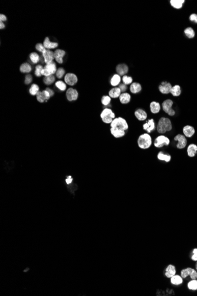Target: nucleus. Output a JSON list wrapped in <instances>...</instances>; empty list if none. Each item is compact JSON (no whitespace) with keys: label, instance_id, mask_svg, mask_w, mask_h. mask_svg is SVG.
<instances>
[{"label":"nucleus","instance_id":"obj_32","mask_svg":"<svg viewBox=\"0 0 197 296\" xmlns=\"http://www.w3.org/2000/svg\"><path fill=\"white\" fill-rule=\"evenodd\" d=\"M120 81H121L120 76L118 74H115L112 77L110 82H111V85L112 86H117L120 84Z\"/></svg>","mask_w":197,"mask_h":296},{"label":"nucleus","instance_id":"obj_40","mask_svg":"<svg viewBox=\"0 0 197 296\" xmlns=\"http://www.w3.org/2000/svg\"><path fill=\"white\" fill-rule=\"evenodd\" d=\"M43 68H44L41 65H37L35 67V72H34L35 75L36 76H37V77H41L43 75H42V72H43Z\"/></svg>","mask_w":197,"mask_h":296},{"label":"nucleus","instance_id":"obj_47","mask_svg":"<svg viewBox=\"0 0 197 296\" xmlns=\"http://www.w3.org/2000/svg\"><path fill=\"white\" fill-rule=\"evenodd\" d=\"M119 88H120V89L121 90L122 92L123 93V92H125L128 89V87H127V85H126L124 83H122V84H120L119 86Z\"/></svg>","mask_w":197,"mask_h":296},{"label":"nucleus","instance_id":"obj_11","mask_svg":"<svg viewBox=\"0 0 197 296\" xmlns=\"http://www.w3.org/2000/svg\"><path fill=\"white\" fill-rule=\"evenodd\" d=\"M51 96L49 92L46 90H44L42 91H39L38 93L36 95V98L37 101L40 103H43L44 102H47L50 98Z\"/></svg>","mask_w":197,"mask_h":296},{"label":"nucleus","instance_id":"obj_50","mask_svg":"<svg viewBox=\"0 0 197 296\" xmlns=\"http://www.w3.org/2000/svg\"><path fill=\"white\" fill-rule=\"evenodd\" d=\"M0 21H1V22H4L7 21L6 16L4 14H1L0 15Z\"/></svg>","mask_w":197,"mask_h":296},{"label":"nucleus","instance_id":"obj_10","mask_svg":"<svg viewBox=\"0 0 197 296\" xmlns=\"http://www.w3.org/2000/svg\"><path fill=\"white\" fill-rule=\"evenodd\" d=\"M66 95L69 101H75L79 97V93L76 89L70 88L67 90Z\"/></svg>","mask_w":197,"mask_h":296},{"label":"nucleus","instance_id":"obj_19","mask_svg":"<svg viewBox=\"0 0 197 296\" xmlns=\"http://www.w3.org/2000/svg\"><path fill=\"white\" fill-rule=\"evenodd\" d=\"M170 282L173 286H180L184 282V278L181 275L175 274L170 278Z\"/></svg>","mask_w":197,"mask_h":296},{"label":"nucleus","instance_id":"obj_25","mask_svg":"<svg viewBox=\"0 0 197 296\" xmlns=\"http://www.w3.org/2000/svg\"><path fill=\"white\" fill-rule=\"evenodd\" d=\"M119 100L122 104H127L130 102L131 100V96L127 92L122 93L119 96Z\"/></svg>","mask_w":197,"mask_h":296},{"label":"nucleus","instance_id":"obj_1","mask_svg":"<svg viewBox=\"0 0 197 296\" xmlns=\"http://www.w3.org/2000/svg\"><path fill=\"white\" fill-rule=\"evenodd\" d=\"M172 125L170 120L166 117H161L158 122L156 130L159 134H165L167 132L171 131Z\"/></svg>","mask_w":197,"mask_h":296},{"label":"nucleus","instance_id":"obj_14","mask_svg":"<svg viewBox=\"0 0 197 296\" xmlns=\"http://www.w3.org/2000/svg\"><path fill=\"white\" fill-rule=\"evenodd\" d=\"M172 86L169 82H163L159 86L158 89L159 92L162 94H168L170 92Z\"/></svg>","mask_w":197,"mask_h":296},{"label":"nucleus","instance_id":"obj_9","mask_svg":"<svg viewBox=\"0 0 197 296\" xmlns=\"http://www.w3.org/2000/svg\"><path fill=\"white\" fill-rule=\"evenodd\" d=\"M174 140L178 141L176 147L178 149H184L187 145V139L184 135L178 134L174 137Z\"/></svg>","mask_w":197,"mask_h":296},{"label":"nucleus","instance_id":"obj_20","mask_svg":"<svg viewBox=\"0 0 197 296\" xmlns=\"http://www.w3.org/2000/svg\"><path fill=\"white\" fill-rule=\"evenodd\" d=\"M183 134L187 137L191 138L196 133V130L193 126L191 125H186L183 128Z\"/></svg>","mask_w":197,"mask_h":296},{"label":"nucleus","instance_id":"obj_52","mask_svg":"<svg viewBox=\"0 0 197 296\" xmlns=\"http://www.w3.org/2000/svg\"><path fill=\"white\" fill-rule=\"evenodd\" d=\"M5 24L4 23V22H0V28L1 29H3L5 28Z\"/></svg>","mask_w":197,"mask_h":296},{"label":"nucleus","instance_id":"obj_37","mask_svg":"<svg viewBox=\"0 0 197 296\" xmlns=\"http://www.w3.org/2000/svg\"><path fill=\"white\" fill-rule=\"evenodd\" d=\"M55 79H56V78H55V76L54 75H50V76H45L44 79H43V82H44L45 85H50L55 82Z\"/></svg>","mask_w":197,"mask_h":296},{"label":"nucleus","instance_id":"obj_46","mask_svg":"<svg viewBox=\"0 0 197 296\" xmlns=\"http://www.w3.org/2000/svg\"><path fill=\"white\" fill-rule=\"evenodd\" d=\"M32 81V76L31 75H27L26 76L25 81H24L25 84L28 85V84H30V83H31Z\"/></svg>","mask_w":197,"mask_h":296},{"label":"nucleus","instance_id":"obj_39","mask_svg":"<svg viewBox=\"0 0 197 296\" xmlns=\"http://www.w3.org/2000/svg\"><path fill=\"white\" fill-rule=\"evenodd\" d=\"M55 85H56L57 88L58 89L61 91H66V89L67 88L66 83L63 81H57Z\"/></svg>","mask_w":197,"mask_h":296},{"label":"nucleus","instance_id":"obj_30","mask_svg":"<svg viewBox=\"0 0 197 296\" xmlns=\"http://www.w3.org/2000/svg\"><path fill=\"white\" fill-rule=\"evenodd\" d=\"M184 2V0H170V4L174 8L180 9L182 7Z\"/></svg>","mask_w":197,"mask_h":296},{"label":"nucleus","instance_id":"obj_42","mask_svg":"<svg viewBox=\"0 0 197 296\" xmlns=\"http://www.w3.org/2000/svg\"><path fill=\"white\" fill-rule=\"evenodd\" d=\"M122 82L126 85H131L133 82V79L131 76H129L127 75H124L122 77Z\"/></svg>","mask_w":197,"mask_h":296},{"label":"nucleus","instance_id":"obj_24","mask_svg":"<svg viewBox=\"0 0 197 296\" xmlns=\"http://www.w3.org/2000/svg\"><path fill=\"white\" fill-rule=\"evenodd\" d=\"M187 154L190 157H194L197 154V145L195 144H191L188 146Z\"/></svg>","mask_w":197,"mask_h":296},{"label":"nucleus","instance_id":"obj_5","mask_svg":"<svg viewBox=\"0 0 197 296\" xmlns=\"http://www.w3.org/2000/svg\"><path fill=\"white\" fill-rule=\"evenodd\" d=\"M170 144V139L168 137L164 135L158 136L153 142V145L156 148H162L164 146H168Z\"/></svg>","mask_w":197,"mask_h":296},{"label":"nucleus","instance_id":"obj_7","mask_svg":"<svg viewBox=\"0 0 197 296\" xmlns=\"http://www.w3.org/2000/svg\"><path fill=\"white\" fill-rule=\"evenodd\" d=\"M56 65L54 62H53L50 63L46 64V65L43 68L42 75L44 76H48L53 75V74L56 73Z\"/></svg>","mask_w":197,"mask_h":296},{"label":"nucleus","instance_id":"obj_2","mask_svg":"<svg viewBox=\"0 0 197 296\" xmlns=\"http://www.w3.org/2000/svg\"><path fill=\"white\" fill-rule=\"evenodd\" d=\"M138 147L142 150H146L150 148L152 144V139L151 135L148 133L141 134L137 141Z\"/></svg>","mask_w":197,"mask_h":296},{"label":"nucleus","instance_id":"obj_6","mask_svg":"<svg viewBox=\"0 0 197 296\" xmlns=\"http://www.w3.org/2000/svg\"><path fill=\"white\" fill-rule=\"evenodd\" d=\"M173 102L171 99H166L162 104V108L163 111L169 116H173L175 115V111L172 109Z\"/></svg>","mask_w":197,"mask_h":296},{"label":"nucleus","instance_id":"obj_23","mask_svg":"<svg viewBox=\"0 0 197 296\" xmlns=\"http://www.w3.org/2000/svg\"><path fill=\"white\" fill-rule=\"evenodd\" d=\"M43 45L44 46V47L47 49V50H50V49H56V47H58V43H56V42H50V39L49 37H46L44 40V42H43Z\"/></svg>","mask_w":197,"mask_h":296},{"label":"nucleus","instance_id":"obj_44","mask_svg":"<svg viewBox=\"0 0 197 296\" xmlns=\"http://www.w3.org/2000/svg\"><path fill=\"white\" fill-rule=\"evenodd\" d=\"M35 49H37V50H38V52H40L42 53V54H43L44 52H46V50H47V49L44 47V46L43 44H41V43H38V44H37V45H35Z\"/></svg>","mask_w":197,"mask_h":296},{"label":"nucleus","instance_id":"obj_26","mask_svg":"<svg viewBox=\"0 0 197 296\" xmlns=\"http://www.w3.org/2000/svg\"><path fill=\"white\" fill-rule=\"evenodd\" d=\"M150 110L152 114H156L160 112L161 105L159 102L156 101H152L150 104Z\"/></svg>","mask_w":197,"mask_h":296},{"label":"nucleus","instance_id":"obj_8","mask_svg":"<svg viewBox=\"0 0 197 296\" xmlns=\"http://www.w3.org/2000/svg\"><path fill=\"white\" fill-rule=\"evenodd\" d=\"M180 275L184 279L187 278L188 277H190L191 280L197 279V271L191 267H187L182 269Z\"/></svg>","mask_w":197,"mask_h":296},{"label":"nucleus","instance_id":"obj_13","mask_svg":"<svg viewBox=\"0 0 197 296\" xmlns=\"http://www.w3.org/2000/svg\"><path fill=\"white\" fill-rule=\"evenodd\" d=\"M143 128L145 131H147L148 134L153 131L156 128V125L153 119L152 118L148 120V121L143 125Z\"/></svg>","mask_w":197,"mask_h":296},{"label":"nucleus","instance_id":"obj_33","mask_svg":"<svg viewBox=\"0 0 197 296\" xmlns=\"http://www.w3.org/2000/svg\"><path fill=\"white\" fill-rule=\"evenodd\" d=\"M187 288L191 291H197V279L190 280L187 283Z\"/></svg>","mask_w":197,"mask_h":296},{"label":"nucleus","instance_id":"obj_49","mask_svg":"<svg viewBox=\"0 0 197 296\" xmlns=\"http://www.w3.org/2000/svg\"><path fill=\"white\" fill-rule=\"evenodd\" d=\"M72 181H73V178H72L71 176H68V177L66 178V183H67V185H70V184H71V183H72Z\"/></svg>","mask_w":197,"mask_h":296},{"label":"nucleus","instance_id":"obj_17","mask_svg":"<svg viewBox=\"0 0 197 296\" xmlns=\"http://www.w3.org/2000/svg\"><path fill=\"white\" fill-rule=\"evenodd\" d=\"M135 116L139 121H143L146 119L148 117V114L145 110L139 108L135 111Z\"/></svg>","mask_w":197,"mask_h":296},{"label":"nucleus","instance_id":"obj_41","mask_svg":"<svg viewBox=\"0 0 197 296\" xmlns=\"http://www.w3.org/2000/svg\"><path fill=\"white\" fill-rule=\"evenodd\" d=\"M101 102H102V104L104 106H108L110 104V103L111 102V98L109 95L103 96L102 98Z\"/></svg>","mask_w":197,"mask_h":296},{"label":"nucleus","instance_id":"obj_51","mask_svg":"<svg viewBox=\"0 0 197 296\" xmlns=\"http://www.w3.org/2000/svg\"><path fill=\"white\" fill-rule=\"evenodd\" d=\"M46 91H47L49 92V93H50V96H51V97H52V96H53L54 95V94H55V92H54V91H53V90H52V89H50V88H46Z\"/></svg>","mask_w":197,"mask_h":296},{"label":"nucleus","instance_id":"obj_22","mask_svg":"<svg viewBox=\"0 0 197 296\" xmlns=\"http://www.w3.org/2000/svg\"><path fill=\"white\" fill-rule=\"evenodd\" d=\"M66 54V52L62 49H57L55 52V59L58 63H63V58Z\"/></svg>","mask_w":197,"mask_h":296},{"label":"nucleus","instance_id":"obj_45","mask_svg":"<svg viewBox=\"0 0 197 296\" xmlns=\"http://www.w3.org/2000/svg\"><path fill=\"white\" fill-rule=\"evenodd\" d=\"M192 253H193V254H192V255L191 257V259L193 261L196 262V261H197V248H196L193 249V250L192 251Z\"/></svg>","mask_w":197,"mask_h":296},{"label":"nucleus","instance_id":"obj_29","mask_svg":"<svg viewBox=\"0 0 197 296\" xmlns=\"http://www.w3.org/2000/svg\"><path fill=\"white\" fill-rule=\"evenodd\" d=\"M157 158L160 161L169 162L171 160V156L168 154H165L162 151H160L158 153L157 155Z\"/></svg>","mask_w":197,"mask_h":296},{"label":"nucleus","instance_id":"obj_28","mask_svg":"<svg viewBox=\"0 0 197 296\" xmlns=\"http://www.w3.org/2000/svg\"><path fill=\"white\" fill-rule=\"evenodd\" d=\"M130 91L132 93L136 94L142 91V86L138 82H133L130 86Z\"/></svg>","mask_w":197,"mask_h":296},{"label":"nucleus","instance_id":"obj_53","mask_svg":"<svg viewBox=\"0 0 197 296\" xmlns=\"http://www.w3.org/2000/svg\"><path fill=\"white\" fill-rule=\"evenodd\" d=\"M195 268H196V269L197 271V261H196V265H195Z\"/></svg>","mask_w":197,"mask_h":296},{"label":"nucleus","instance_id":"obj_34","mask_svg":"<svg viewBox=\"0 0 197 296\" xmlns=\"http://www.w3.org/2000/svg\"><path fill=\"white\" fill-rule=\"evenodd\" d=\"M32 70L31 65L28 63H23L20 68V70L22 73H30Z\"/></svg>","mask_w":197,"mask_h":296},{"label":"nucleus","instance_id":"obj_38","mask_svg":"<svg viewBox=\"0 0 197 296\" xmlns=\"http://www.w3.org/2000/svg\"><path fill=\"white\" fill-rule=\"evenodd\" d=\"M30 59L31 61L32 62V63L34 64L37 63L39 62V60H40V57L39 55L35 52H32V53H30Z\"/></svg>","mask_w":197,"mask_h":296},{"label":"nucleus","instance_id":"obj_35","mask_svg":"<svg viewBox=\"0 0 197 296\" xmlns=\"http://www.w3.org/2000/svg\"><path fill=\"white\" fill-rule=\"evenodd\" d=\"M39 89H40L39 86L37 84H32L29 89V92L31 95L36 96L37 94L40 91Z\"/></svg>","mask_w":197,"mask_h":296},{"label":"nucleus","instance_id":"obj_3","mask_svg":"<svg viewBox=\"0 0 197 296\" xmlns=\"http://www.w3.org/2000/svg\"><path fill=\"white\" fill-rule=\"evenodd\" d=\"M111 127L117 128L126 131L129 128V125L125 119L122 117H117L113 120L111 124Z\"/></svg>","mask_w":197,"mask_h":296},{"label":"nucleus","instance_id":"obj_48","mask_svg":"<svg viewBox=\"0 0 197 296\" xmlns=\"http://www.w3.org/2000/svg\"><path fill=\"white\" fill-rule=\"evenodd\" d=\"M190 20L191 22H193L196 23H197V14H193L190 16Z\"/></svg>","mask_w":197,"mask_h":296},{"label":"nucleus","instance_id":"obj_43","mask_svg":"<svg viewBox=\"0 0 197 296\" xmlns=\"http://www.w3.org/2000/svg\"><path fill=\"white\" fill-rule=\"evenodd\" d=\"M64 74H65V70L63 68H60L58 69V70H57L56 75L57 78L58 79L62 78L63 76L64 75Z\"/></svg>","mask_w":197,"mask_h":296},{"label":"nucleus","instance_id":"obj_36","mask_svg":"<svg viewBox=\"0 0 197 296\" xmlns=\"http://www.w3.org/2000/svg\"><path fill=\"white\" fill-rule=\"evenodd\" d=\"M184 33L189 39H193L195 36V32L193 28L188 27L184 30Z\"/></svg>","mask_w":197,"mask_h":296},{"label":"nucleus","instance_id":"obj_16","mask_svg":"<svg viewBox=\"0 0 197 296\" xmlns=\"http://www.w3.org/2000/svg\"><path fill=\"white\" fill-rule=\"evenodd\" d=\"M116 70L117 74L119 75L120 76H124L126 75V74L128 72L129 68L126 64L121 63L117 65Z\"/></svg>","mask_w":197,"mask_h":296},{"label":"nucleus","instance_id":"obj_27","mask_svg":"<svg viewBox=\"0 0 197 296\" xmlns=\"http://www.w3.org/2000/svg\"><path fill=\"white\" fill-rule=\"evenodd\" d=\"M122 93V91L119 87H114L111 89L109 92V96L111 98H119L120 95Z\"/></svg>","mask_w":197,"mask_h":296},{"label":"nucleus","instance_id":"obj_31","mask_svg":"<svg viewBox=\"0 0 197 296\" xmlns=\"http://www.w3.org/2000/svg\"><path fill=\"white\" fill-rule=\"evenodd\" d=\"M170 93L173 96H179L181 93V89L180 86L176 85L172 86Z\"/></svg>","mask_w":197,"mask_h":296},{"label":"nucleus","instance_id":"obj_4","mask_svg":"<svg viewBox=\"0 0 197 296\" xmlns=\"http://www.w3.org/2000/svg\"><path fill=\"white\" fill-rule=\"evenodd\" d=\"M100 118L104 123L111 124L113 120L115 118V114L113 112L111 109L105 108L102 111L100 114Z\"/></svg>","mask_w":197,"mask_h":296},{"label":"nucleus","instance_id":"obj_21","mask_svg":"<svg viewBox=\"0 0 197 296\" xmlns=\"http://www.w3.org/2000/svg\"><path fill=\"white\" fill-rule=\"evenodd\" d=\"M111 133L113 136L116 138H119L124 137L125 135V131L117 128H111Z\"/></svg>","mask_w":197,"mask_h":296},{"label":"nucleus","instance_id":"obj_18","mask_svg":"<svg viewBox=\"0 0 197 296\" xmlns=\"http://www.w3.org/2000/svg\"><path fill=\"white\" fill-rule=\"evenodd\" d=\"M176 274V269L174 265L169 264L165 270V275L167 278H170Z\"/></svg>","mask_w":197,"mask_h":296},{"label":"nucleus","instance_id":"obj_15","mask_svg":"<svg viewBox=\"0 0 197 296\" xmlns=\"http://www.w3.org/2000/svg\"><path fill=\"white\" fill-rule=\"evenodd\" d=\"M42 54L44 58V62L46 64H49L53 62V60L55 59V52L51 51L50 50L47 49L46 52Z\"/></svg>","mask_w":197,"mask_h":296},{"label":"nucleus","instance_id":"obj_12","mask_svg":"<svg viewBox=\"0 0 197 296\" xmlns=\"http://www.w3.org/2000/svg\"><path fill=\"white\" fill-rule=\"evenodd\" d=\"M65 83L70 86H74L78 81L77 76L72 73H67L64 77Z\"/></svg>","mask_w":197,"mask_h":296}]
</instances>
